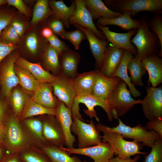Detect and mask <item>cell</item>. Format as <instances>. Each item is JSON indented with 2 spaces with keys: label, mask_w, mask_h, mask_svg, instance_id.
<instances>
[{
  "label": "cell",
  "mask_w": 162,
  "mask_h": 162,
  "mask_svg": "<svg viewBox=\"0 0 162 162\" xmlns=\"http://www.w3.org/2000/svg\"><path fill=\"white\" fill-rule=\"evenodd\" d=\"M40 149L46 154L51 162H82L78 157L70 154L60 147L47 144Z\"/></svg>",
  "instance_id": "cell-31"
},
{
  "label": "cell",
  "mask_w": 162,
  "mask_h": 162,
  "mask_svg": "<svg viewBox=\"0 0 162 162\" xmlns=\"http://www.w3.org/2000/svg\"><path fill=\"white\" fill-rule=\"evenodd\" d=\"M51 84L54 94L58 99L71 109L76 92L69 78L61 73L57 76L56 80Z\"/></svg>",
  "instance_id": "cell-16"
},
{
  "label": "cell",
  "mask_w": 162,
  "mask_h": 162,
  "mask_svg": "<svg viewBox=\"0 0 162 162\" xmlns=\"http://www.w3.org/2000/svg\"><path fill=\"white\" fill-rule=\"evenodd\" d=\"M98 25L103 26L107 25H115L120 27L122 29L129 31L138 29L140 23L138 20L133 19L129 15L124 13L120 16L112 19L100 17L97 19Z\"/></svg>",
  "instance_id": "cell-30"
},
{
  "label": "cell",
  "mask_w": 162,
  "mask_h": 162,
  "mask_svg": "<svg viewBox=\"0 0 162 162\" xmlns=\"http://www.w3.org/2000/svg\"><path fill=\"white\" fill-rule=\"evenodd\" d=\"M4 153V149L0 145V161L3 157Z\"/></svg>",
  "instance_id": "cell-55"
},
{
  "label": "cell",
  "mask_w": 162,
  "mask_h": 162,
  "mask_svg": "<svg viewBox=\"0 0 162 162\" xmlns=\"http://www.w3.org/2000/svg\"><path fill=\"white\" fill-rule=\"evenodd\" d=\"M73 25L85 34L89 44L91 53L95 59L96 65L100 70L108 45V42L106 40L99 39L92 31L88 29L77 24Z\"/></svg>",
  "instance_id": "cell-18"
},
{
  "label": "cell",
  "mask_w": 162,
  "mask_h": 162,
  "mask_svg": "<svg viewBox=\"0 0 162 162\" xmlns=\"http://www.w3.org/2000/svg\"><path fill=\"white\" fill-rule=\"evenodd\" d=\"M42 56L43 64L46 69L53 73H61L59 54L49 44Z\"/></svg>",
  "instance_id": "cell-35"
},
{
  "label": "cell",
  "mask_w": 162,
  "mask_h": 162,
  "mask_svg": "<svg viewBox=\"0 0 162 162\" xmlns=\"http://www.w3.org/2000/svg\"><path fill=\"white\" fill-rule=\"evenodd\" d=\"M60 147L70 154H75L88 156L93 160L94 162H109L114 155L110 145L107 142H102L96 146L83 148Z\"/></svg>",
  "instance_id": "cell-13"
},
{
  "label": "cell",
  "mask_w": 162,
  "mask_h": 162,
  "mask_svg": "<svg viewBox=\"0 0 162 162\" xmlns=\"http://www.w3.org/2000/svg\"><path fill=\"white\" fill-rule=\"evenodd\" d=\"M140 158L139 154H137L133 158L123 159L117 157H113L109 161V162H138Z\"/></svg>",
  "instance_id": "cell-52"
},
{
  "label": "cell",
  "mask_w": 162,
  "mask_h": 162,
  "mask_svg": "<svg viewBox=\"0 0 162 162\" xmlns=\"http://www.w3.org/2000/svg\"><path fill=\"white\" fill-rule=\"evenodd\" d=\"M41 34L44 38L46 39L50 37L54 33L50 28L45 26L42 28Z\"/></svg>",
  "instance_id": "cell-53"
},
{
  "label": "cell",
  "mask_w": 162,
  "mask_h": 162,
  "mask_svg": "<svg viewBox=\"0 0 162 162\" xmlns=\"http://www.w3.org/2000/svg\"><path fill=\"white\" fill-rule=\"evenodd\" d=\"M61 37L69 40L77 50H78L82 41L86 39L85 34L82 31L77 28L70 32L65 31L61 34Z\"/></svg>",
  "instance_id": "cell-41"
},
{
  "label": "cell",
  "mask_w": 162,
  "mask_h": 162,
  "mask_svg": "<svg viewBox=\"0 0 162 162\" xmlns=\"http://www.w3.org/2000/svg\"><path fill=\"white\" fill-rule=\"evenodd\" d=\"M40 119L43 125V133L47 143L59 147H65V140L62 128L56 116L44 115Z\"/></svg>",
  "instance_id": "cell-11"
},
{
  "label": "cell",
  "mask_w": 162,
  "mask_h": 162,
  "mask_svg": "<svg viewBox=\"0 0 162 162\" xmlns=\"http://www.w3.org/2000/svg\"><path fill=\"white\" fill-rule=\"evenodd\" d=\"M8 6H14L19 11L26 17L31 16L30 9L25 4L24 1L22 0H6Z\"/></svg>",
  "instance_id": "cell-46"
},
{
  "label": "cell",
  "mask_w": 162,
  "mask_h": 162,
  "mask_svg": "<svg viewBox=\"0 0 162 162\" xmlns=\"http://www.w3.org/2000/svg\"><path fill=\"white\" fill-rule=\"evenodd\" d=\"M130 94L126 83L120 79L108 99L113 119H118L135 104H141L142 99L135 100Z\"/></svg>",
  "instance_id": "cell-5"
},
{
  "label": "cell",
  "mask_w": 162,
  "mask_h": 162,
  "mask_svg": "<svg viewBox=\"0 0 162 162\" xmlns=\"http://www.w3.org/2000/svg\"><path fill=\"white\" fill-rule=\"evenodd\" d=\"M84 104L87 108L84 110V113L91 118H94L98 122L100 119L96 111L94 109L97 106L101 107L105 111L109 121H112L113 118L112 115L108 100L103 99L90 94H77L74 98L73 106L71 109L72 115L75 116L79 119L84 122L80 112L79 104Z\"/></svg>",
  "instance_id": "cell-7"
},
{
  "label": "cell",
  "mask_w": 162,
  "mask_h": 162,
  "mask_svg": "<svg viewBox=\"0 0 162 162\" xmlns=\"http://www.w3.org/2000/svg\"><path fill=\"white\" fill-rule=\"evenodd\" d=\"M147 17L146 14L140 16L139 27L135 36L130 40L137 50L134 57L140 61L146 56L157 54L160 47L158 37L148 27Z\"/></svg>",
  "instance_id": "cell-2"
},
{
  "label": "cell",
  "mask_w": 162,
  "mask_h": 162,
  "mask_svg": "<svg viewBox=\"0 0 162 162\" xmlns=\"http://www.w3.org/2000/svg\"><path fill=\"white\" fill-rule=\"evenodd\" d=\"M4 131L5 126L4 123L0 122V145L3 143Z\"/></svg>",
  "instance_id": "cell-54"
},
{
  "label": "cell",
  "mask_w": 162,
  "mask_h": 162,
  "mask_svg": "<svg viewBox=\"0 0 162 162\" xmlns=\"http://www.w3.org/2000/svg\"><path fill=\"white\" fill-rule=\"evenodd\" d=\"M48 4L52 16L62 21L66 27L69 28V20L75 9L74 1L69 7L67 6L62 0H50Z\"/></svg>",
  "instance_id": "cell-28"
},
{
  "label": "cell",
  "mask_w": 162,
  "mask_h": 162,
  "mask_svg": "<svg viewBox=\"0 0 162 162\" xmlns=\"http://www.w3.org/2000/svg\"><path fill=\"white\" fill-rule=\"evenodd\" d=\"M18 47V45L8 44L0 41V64L7 56Z\"/></svg>",
  "instance_id": "cell-48"
},
{
  "label": "cell",
  "mask_w": 162,
  "mask_h": 162,
  "mask_svg": "<svg viewBox=\"0 0 162 162\" xmlns=\"http://www.w3.org/2000/svg\"><path fill=\"white\" fill-rule=\"evenodd\" d=\"M124 49L116 47L111 44H108L100 73L108 77L112 78L122 60Z\"/></svg>",
  "instance_id": "cell-19"
},
{
  "label": "cell",
  "mask_w": 162,
  "mask_h": 162,
  "mask_svg": "<svg viewBox=\"0 0 162 162\" xmlns=\"http://www.w3.org/2000/svg\"><path fill=\"white\" fill-rule=\"evenodd\" d=\"M95 82L92 94L100 98L108 100L120 78L108 77L95 70Z\"/></svg>",
  "instance_id": "cell-21"
},
{
  "label": "cell",
  "mask_w": 162,
  "mask_h": 162,
  "mask_svg": "<svg viewBox=\"0 0 162 162\" xmlns=\"http://www.w3.org/2000/svg\"><path fill=\"white\" fill-rule=\"evenodd\" d=\"M55 116L63 130L65 140V146L68 148H73L76 141L75 137L72 134L71 130L73 123L71 109L58 100Z\"/></svg>",
  "instance_id": "cell-15"
},
{
  "label": "cell",
  "mask_w": 162,
  "mask_h": 162,
  "mask_svg": "<svg viewBox=\"0 0 162 162\" xmlns=\"http://www.w3.org/2000/svg\"><path fill=\"white\" fill-rule=\"evenodd\" d=\"M15 64L28 70L41 83H52L56 79L57 76L51 74L39 64L31 62L22 57L18 56Z\"/></svg>",
  "instance_id": "cell-23"
},
{
  "label": "cell",
  "mask_w": 162,
  "mask_h": 162,
  "mask_svg": "<svg viewBox=\"0 0 162 162\" xmlns=\"http://www.w3.org/2000/svg\"><path fill=\"white\" fill-rule=\"evenodd\" d=\"M7 4L6 0H0V6Z\"/></svg>",
  "instance_id": "cell-56"
},
{
  "label": "cell",
  "mask_w": 162,
  "mask_h": 162,
  "mask_svg": "<svg viewBox=\"0 0 162 162\" xmlns=\"http://www.w3.org/2000/svg\"><path fill=\"white\" fill-rule=\"evenodd\" d=\"M21 121L34 145L40 149L42 146L48 144L43 136L42 123L40 119L29 118Z\"/></svg>",
  "instance_id": "cell-26"
},
{
  "label": "cell",
  "mask_w": 162,
  "mask_h": 162,
  "mask_svg": "<svg viewBox=\"0 0 162 162\" xmlns=\"http://www.w3.org/2000/svg\"><path fill=\"white\" fill-rule=\"evenodd\" d=\"M20 39L15 29L10 25L6 27L0 34V41L8 44L18 45Z\"/></svg>",
  "instance_id": "cell-40"
},
{
  "label": "cell",
  "mask_w": 162,
  "mask_h": 162,
  "mask_svg": "<svg viewBox=\"0 0 162 162\" xmlns=\"http://www.w3.org/2000/svg\"><path fill=\"white\" fill-rule=\"evenodd\" d=\"M60 56L61 73L69 78L75 77L78 74L77 67L80 58L79 54L67 46Z\"/></svg>",
  "instance_id": "cell-22"
},
{
  "label": "cell",
  "mask_w": 162,
  "mask_h": 162,
  "mask_svg": "<svg viewBox=\"0 0 162 162\" xmlns=\"http://www.w3.org/2000/svg\"><path fill=\"white\" fill-rule=\"evenodd\" d=\"M118 125L112 128L102 124L100 122L95 125L99 132L103 130L116 132L120 134L123 137L132 139L140 143L143 146L151 148L154 143L162 137L153 130H148L145 127L138 124L134 127L127 126L120 119H118Z\"/></svg>",
  "instance_id": "cell-3"
},
{
  "label": "cell",
  "mask_w": 162,
  "mask_h": 162,
  "mask_svg": "<svg viewBox=\"0 0 162 162\" xmlns=\"http://www.w3.org/2000/svg\"><path fill=\"white\" fill-rule=\"evenodd\" d=\"M15 72L18 77L20 84L27 90L34 92L41 83L37 80L27 70L15 64Z\"/></svg>",
  "instance_id": "cell-34"
},
{
  "label": "cell",
  "mask_w": 162,
  "mask_h": 162,
  "mask_svg": "<svg viewBox=\"0 0 162 162\" xmlns=\"http://www.w3.org/2000/svg\"><path fill=\"white\" fill-rule=\"evenodd\" d=\"M134 57L132 53L124 50L121 62L113 74L112 77H118L123 80L128 86L132 95L135 98L140 97L141 94L131 82L127 72V64L130 60Z\"/></svg>",
  "instance_id": "cell-27"
},
{
  "label": "cell",
  "mask_w": 162,
  "mask_h": 162,
  "mask_svg": "<svg viewBox=\"0 0 162 162\" xmlns=\"http://www.w3.org/2000/svg\"><path fill=\"white\" fill-rule=\"evenodd\" d=\"M146 95L141 104L146 118L149 121L162 118V88L146 86Z\"/></svg>",
  "instance_id": "cell-10"
},
{
  "label": "cell",
  "mask_w": 162,
  "mask_h": 162,
  "mask_svg": "<svg viewBox=\"0 0 162 162\" xmlns=\"http://www.w3.org/2000/svg\"><path fill=\"white\" fill-rule=\"evenodd\" d=\"M46 26L50 28L54 34L60 37L61 34L65 31L63 22L54 16L48 22Z\"/></svg>",
  "instance_id": "cell-45"
},
{
  "label": "cell",
  "mask_w": 162,
  "mask_h": 162,
  "mask_svg": "<svg viewBox=\"0 0 162 162\" xmlns=\"http://www.w3.org/2000/svg\"><path fill=\"white\" fill-rule=\"evenodd\" d=\"M15 50L7 56L0 64L1 97L8 99L11 90L20 84L14 70L15 61L19 56Z\"/></svg>",
  "instance_id": "cell-9"
},
{
  "label": "cell",
  "mask_w": 162,
  "mask_h": 162,
  "mask_svg": "<svg viewBox=\"0 0 162 162\" xmlns=\"http://www.w3.org/2000/svg\"><path fill=\"white\" fill-rule=\"evenodd\" d=\"M56 109L45 107L34 102L31 98L27 102L20 117V120L32 117L44 115H51L55 116Z\"/></svg>",
  "instance_id": "cell-33"
},
{
  "label": "cell",
  "mask_w": 162,
  "mask_h": 162,
  "mask_svg": "<svg viewBox=\"0 0 162 162\" xmlns=\"http://www.w3.org/2000/svg\"><path fill=\"white\" fill-rule=\"evenodd\" d=\"M0 162H22L19 154L8 153L4 155Z\"/></svg>",
  "instance_id": "cell-51"
},
{
  "label": "cell",
  "mask_w": 162,
  "mask_h": 162,
  "mask_svg": "<svg viewBox=\"0 0 162 162\" xmlns=\"http://www.w3.org/2000/svg\"><path fill=\"white\" fill-rule=\"evenodd\" d=\"M107 42L113 46L131 52L135 56L137 53L136 49L130 42L133 36L135 34L138 29H134L125 33H119L110 31L109 26H103L98 25Z\"/></svg>",
  "instance_id": "cell-14"
},
{
  "label": "cell",
  "mask_w": 162,
  "mask_h": 162,
  "mask_svg": "<svg viewBox=\"0 0 162 162\" xmlns=\"http://www.w3.org/2000/svg\"><path fill=\"white\" fill-rule=\"evenodd\" d=\"M74 1L75 9L70 18L69 25H80L92 31L99 39L106 40L102 33L95 26L92 15L86 7L84 0H75Z\"/></svg>",
  "instance_id": "cell-12"
},
{
  "label": "cell",
  "mask_w": 162,
  "mask_h": 162,
  "mask_svg": "<svg viewBox=\"0 0 162 162\" xmlns=\"http://www.w3.org/2000/svg\"><path fill=\"white\" fill-rule=\"evenodd\" d=\"M147 24L149 29L158 37L160 43V49L158 55L162 57V16L160 14H155L148 19Z\"/></svg>",
  "instance_id": "cell-39"
},
{
  "label": "cell",
  "mask_w": 162,
  "mask_h": 162,
  "mask_svg": "<svg viewBox=\"0 0 162 162\" xmlns=\"http://www.w3.org/2000/svg\"><path fill=\"white\" fill-rule=\"evenodd\" d=\"M18 44L27 52L35 56L41 52L43 53L49 43L42 36L41 32L33 29L21 38Z\"/></svg>",
  "instance_id": "cell-17"
},
{
  "label": "cell",
  "mask_w": 162,
  "mask_h": 162,
  "mask_svg": "<svg viewBox=\"0 0 162 162\" xmlns=\"http://www.w3.org/2000/svg\"><path fill=\"white\" fill-rule=\"evenodd\" d=\"M51 15H52V12L49 6L48 1L38 0L34 8L30 25L32 26H34L45 20Z\"/></svg>",
  "instance_id": "cell-36"
},
{
  "label": "cell",
  "mask_w": 162,
  "mask_h": 162,
  "mask_svg": "<svg viewBox=\"0 0 162 162\" xmlns=\"http://www.w3.org/2000/svg\"><path fill=\"white\" fill-rule=\"evenodd\" d=\"M101 132L104 134L102 142L109 144L116 157L126 159L136 154L145 155L147 153L141 151L143 145L136 141H127L120 134L116 132L105 130Z\"/></svg>",
  "instance_id": "cell-6"
},
{
  "label": "cell",
  "mask_w": 162,
  "mask_h": 162,
  "mask_svg": "<svg viewBox=\"0 0 162 162\" xmlns=\"http://www.w3.org/2000/svg\"><path fill=\"white\" fill-rule=\"evenodd\" d=\"M148 130H153L162 137V118L149 121L145 127Z\"/></svg>",
  "instance_id": "cell-49"
},
{
  "label": "cell",
  "mask_w": 162,
  "mask_h": 162,
  "mask_svg": "<svg viewBox=\"0 0 162 162\" xmlns=\"http://www.w3.org/2000/svg\"><path fill=\"white\" fill-rule=\"evenodd\" d=\"M96 78L95 70L78 74L73 78H69L77 94H92Z\"/></svg>",
  "instance_id": "cell-25"
},
{
  "label": "cell",
  "mask_w": 162,
  "mask_h": 162,
  "mask_svg": "<svg viewBox=\"0 0 162 162\" xmlns=\"http://www.w3.org/2000/svg\"><path fill=\"white\" fill-rule=\"evenodd\" d=\"M148 72V82L152 87H157L162 83V59L157 54L146 56L141 60Z\"/></svg>",
  "instance_id": "cell-20"
},
{
  "label": "cell",
  "mask_w": 162,
  "mask_h": 162,
  "mask_svg": "<svg viewBox=\"0 0 162 162\" xmlns=\"http://www.w3.org/2000/svg\"><path fill=\"white\" fill-rule=\"evenodd\" d=\"M83 162H88L86 161H84Z\"/></svg>",
  "instance_id": "cell-57"
},
{
  "label": "cell",
  "mask_w": 162,
  "mask_h": 162,
  "mask_svg": "<svg viewBox=\"0 0 162 162\" xmlns=\"http://www.w3.org/2000/svg\"><path fill=\"white\" fill-rule=\"evenodd\" d=\"M151 148L149 153L145 156L143 162H162V138L157 140Z\"/></svg>",
  "instance_id": "cell-42"
},
{
  "label": "cell",
  "mask_w": 162,
  "mask_h": 162,
  "mask_svg": "<svg viewBox=\"0 0 162 162\" xmlns=\"http://www.w3.org/2000/svg\"><path fill=\"white\" fill-rule=\"evenodd\" d=\"M10 25L14 28L21 38L25 34L28 28L27 25L25 22L16 17L15 15Z\"/></svg>",
  "instance_id": "cell-44"
},
{
  "label": "cell",
  "mask_w": 162,
  "mask_h": 162,
  "mask_svg": "<svg viewBox=\"0 0 162 162\" xmlns=\"http://www.w3.org/2000/svg\"><path fill=\"white\" fill-rule=\"evenodd\" d=\"M84 1L93 19H98L100 17L112 19L118 17L123 14L110 10L101 0H84Z\"/></svg>",
  "instance_id": "cell-29"
},
{
  "label": "cell",
  "mask_w": 162,
  "mask_h": 162,
  "mask_svg": "<svg viewBox=\"0 0 162 162\" xmlns=\"http://www.w3.org/2000/svg\"><path fill=\"white\" fill-rule=\"evenodd\" d=\"M104 2L112 10L131 17L142 11L162 13V0H106Z\"/></svg>",
  "instance_id": "cell-4"
},
{
  "label": "cell",
  "mask_w": 162,
  "mask_h": 162,
  "mask_svg": "<svg viewBox=\"0 0 162 162\" xmlns=\"http://www.w3.org/2000/svg\"><path fill=\"white\" fill-rule=\"evenodd\" d=\"M19 156L22 162H51L41 149H29L20 153Z\"/></svg>",
  "instance_id": "cell-38"
},
{
  "label": "cell",
  "mask_w": 162,
  "mask_h": 162,
  "mask_svg": "<svg viewBox=\"0 0 162 162\" xmlns=\"http://www.w3.org/2000/svg\"><path fill=\"white\" fill-rule=\"evenodd\" d=\"M4 124L3 144L9 153L19 154L32 148L34 144L19 117L14 112L7 118Z\"/></svg>",
  "instance_id": "cell-1"
},
{
  "label": "cell",
  "mask_w": 162,
  "mask_h": 162,
  "mask_svg": "<svg viewBox=\"0 0 162 162\" xmlns=\"http://www.w3.org/2000/svg\"><path fill=\"white\" fill-rule=\"evenodd\" d=\"M52 84L42 83L34 92L31 98L35 102L49 109H56L58 100L54 96Z\"/></svg>",
  "instance_id": "cell-24"
},
{
  "label": "cell",
  "mask_w": 162,
  "mask_h": 162,
  "mask_svg": "<svg viewBox=\"0 0 162 162\" xmlns=\"http://www.w3.org/2000/svg\"><path fill=\"white\" fill-rule=\"evenodd\" d=\"M73 123L71 130L77 136L79 148H83L96 146L101 143L102 136L97 130L93 120L86 123L72 115Z\"/></svg>",
  "instance_id": "cell-8"
},
{
  "label": "cell",
  "mask_w": 162,
  "mask_h": 162,
  "mask_svg": "<svg viewBox=\"0 0 162 162\" xmlns=\"http://www.w3.org/2000/svg\"><path fill=\"white\" fill-rule=\"evenodd\" d=\"M46 40L49 44L57 51L59 55L61 54L68 46L65 43L61 40L54 34Z\"/></svg>",
  "instance_id": "cell-47"
},
{
  "label": "cell",
  "mask_w": 162,
  "mask_h": 162,
  "mask_svg": "<svg viewBox=\"0 0 162 162\" xmlns=\"http://www.w3.org/2000/svg\"><path fill=\"white\" fill-rule=\"evenodd\" d=\"M127 68L130 75L132 83L135 86H143L142 77L147 71L143 67L141 61L134 56L128 63Z\"/></svg>",
  "instance_id": "cell-37"
},
{
  "label": "cell",
  "mask_w": 162,
  "mask_h": 162,
  "mask_svg": "<svg viewBox=\"0 0 162 162\" xmlns=\"http://www.w3.org/2000/svg\"><path fill=\"white\" fill-rule=\"evenodd\" d=\"M14 14L4 8H0V34L10 23Z\"/></svg>",
  "instance_id": "cell-43"
},
{
  "label": "cell",
  "mask_w": 162,
  "mask_h": 162,
  "mask_svg": "<svg viewBox=\"0 0 162 162\" xmlns=\"http://www.w3.org/2000/svg\"><path fill=\"white\" fill-rule=\"evenodd\" d=\"M8 101L6 98H0V122L4 123L6 120L7 112Z\"/></svg>",
  "instance_id": "cell-50"
},
{
  "label": "cell",
  "mask_w": 162,
  "mask_h": 162,
  "mask_svg": "<svg viewBox=\"0 0 162 162\" xmlns=\"http://www.w3.org/2000/svg\"><path fill=\"white\" fill-rule=\"evenodd\" d=\"M31 98L22 88L16 86L11 90L8 100L13 112L19 117L27 102Z\"/></svg>",
  "instance_id": "cell-32"
}]
</instances>
